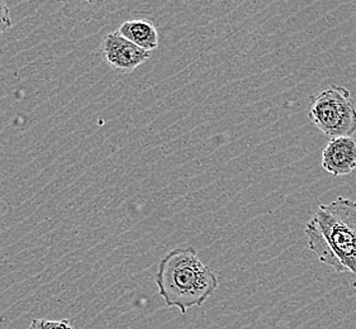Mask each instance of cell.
<instances>
[{
    "mask_svg": "<svg viewBox=\"0 0 356 329\" xmlns=\"http://www.w3.org/2000/svg\"><path fill=\"white\" fill-rule=\"evenodd\" d=\"M100 55L106 64L121 75L135 71L141 65L149 61L151 52L143 50L135 43L114 31L107 33L100 41Z\"/></svg>",
    "mask_w": 356,
    "mask_h": 329,
    "instance_id": "4",
    "label": "cell"
},
{
    "mask_svg": "<svg viewBox=\"0 0 356 329\" xmlns=\"http://www.w3.org/2000/svg\"><path fill=\"white\" fill-rule=\"evenodd\" d=\"M29 328L32 329H75L67 319L50 321V319H33Z\"/></svg>",
    "mask_w": 356,
    "mask_h": 329,
    "instance_id": "8",
    "label": "cell"
},
{
    "mask_svg": "<svg viewBox=\"0 0 356 329\" xmlns=\"http://www.w3.org/2000/svg\"><path fill=\"white\" fill-rule=\"evenodd\" d=\"M322 167L336 178L346 176L356 169V140L343 136L331 138L322 153Z\"/></svg>",
    "mask_w": 356,
    "mask_h": 329,
    "instance_id": "6",
    "label": "cell"
},
{
    "mask_svg": "<svg viewBox=\"0 0 356 329\" xmlns=\"http://www.w3.org/2000/svg\"><path fill=\"white\" fill-rule=\"evenodd\" d=\"M308 248L336 272L356 273V201L339 196L307 223Z\"/></svg>",
    "mask_w": 356,
    "mask_h": 329,
    "instance_id": "1",
    "label": "cell"
},
{
    "mask_svg": "<svg viewBox=\"0 0 356 329\" xmlns=\"http://www.w3.org/2000/svg\"><path fill=\"white\" fill-rule=\"evenodd\" d=\"M155 282L166 307L178 308L181 314L202 307L220 287L217 275L202 262L194 247L166 253L159 264Z\"/></svg>",
    "mask_w": 356,
    "mask_h": 329,
    "instance_id": "2",
    "label": "cell"
},
{
    "mask_svg": "<svg viewBox=\"0 0 356 329\" xmlns=\"http://www.w3.org/2000/svg\"><path fill=\"white\" fill-rule=\"evenodd\" d=\"M29 329H32V328H29Z\"/></svg>",
    "mask_w": 356,
    "mask_h": 329,
    "instance_id": "10",
    "label": "cell"
},
{
    "mask_svg": "<svg viewBox=\"0 0 356 329\" xmlns=\"http://www.w3.org/2000/svg\"><path fill=\"white\" fill-rule=\"evenodd\" d=\"M308 118L330 138L353 136L356 132V107L349 89L332 85L316 95L308 109Z\"/></svg>",
    "mask_w": 356,
    "mask_h": 329,
    "instance_id": "3",
    "label": "cell"
},
{
    "mask_svg": "<svg viewBox=\"0 0 356 329\" xmlns=\"http://www.w3.org/2000/svg\"><path fill=\"white\" fill-rule=\"evenodd\" d=\"M65 17L74 22L104 21L140 0H56Z\"/></svg>",
    "mask_w": 356,
    "mask_h": 329,
    "instance_id": "5",
    "label": "cell"
},
{
    "mask_svg": "<svg viewBox=\"0 0 356 329\" xmlns=\"http://www.w3.org/2000/svg\"><path fill=\"white\" fill-rule=\"evenodd\" d=\"M118 33L135 43L140 49L152 52L159 47V33L156 27L149 19H129L118 27Z\"/></svg>",
    "mask_w": 356,
    "mask_h": 329,
    "instance_id": "7",
    "label": "cell"
},
{
    "mask_svg": "<svg viewBox=\"0 0 356 329\" xmlns=\"http://www.w3.org/2000/svg\"><path fill=\"white\" fill-rule=\"evenodd\" d=\"M12 26L13 22L10 19V9L8 7L7 0H0V37L6 35Z\"/></svg>",
    "mask_w": 356,
    "mask_h": 329,
    "instance_id": "9",
    "label": "cell"
}]
</instances>
